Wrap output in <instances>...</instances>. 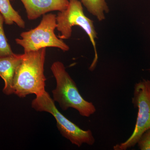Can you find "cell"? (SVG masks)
<instances>
[{"instance_id": "cell-4", "label": "cell", "mask_w": 150, "mask_h": 150, "mask_svg": "<svg viewBox=\"0 0 150 150\" xmlns=\"http://www.w3.org/2000/svg\"><path fill=\"white\" fill-rule=\"evenodd\" d=\"M57 30L60 33L59 38L62 40L71 38L72 27L79 26L87 34L94 50L95 58L90 67L93 69L98 60L96 39L98 38L93 22L84 13L82 4L79 0H69L68 7L64 10L59 11L56 16Z\"/></svg>"}, {"instance_id": "cell-2", "label": "cell", "mask_w": 150, "mask_h": 150, "mask_svg": "<svg viewBox=\"0 0 150 150\" xmlns=\"http://www.w3.org/2000/svg\"><path fill=\"white\" fill-rule=\"evenodd\" d=\"M51 69L56 83V88L52 91L53 99L59 103L62 110L74 108L80 115L86 117L93 114L96 111L95 106L81 96L64 64L59 61L54 62Z\"/></svg>"}, {"instance_id": "cell-9", "label": "cell", "mask_w": 150, "mask_h": 150, "mask_svg": "<svg viewBox=\"0 0 150 150\" xmlns=\"http://www.w3.org/2000/svg\"><path fill=\"white\" fill-rule=\"evenodd\" d=\"M0 12L4 17L6 24L11 25L15 23L21 28H25L24 20L13 8L10 0H0Z\"/></svg>"}, {"instance_id": "cell-3", "label": "cell", "mask_w": 150, "mask_h": 150, "mask_svg": "<svg viewBox=\"0 0 150 150\" xmlns=\"http://www.w3.org/2000/svg\"><path fill=\"white\" fill-rule=\"evenodd\" d=\"M31 107L38 112H47L53 115L60 133L73 144L80 147L83 144H94L95 139L91 131L83 130L66 118L57 109L55 101L47 91L36 96L31 102Z\"/></svg>"}, {"instance_id": "cell-6", "label": "cell", "mask_w": 150, "mask_h": 150, "mask_svg": "<svg viewBox=\"0 0 150 150\" xmlns=\"http://www.w3.org/2000/svg\"><path fill=\"white\" fill-rule=\"evenodd\" d=\"M132 103L138 109L133 133L125 142L115 145V150H126L137 144L142 134L150 128V81L143 79L134 87Z\"/></svg>"}, {"instance_id": "cell-7", "label": "cell", "mask_w": 150, "mask_h": 150, "mask_svg": "<svg viewBox=\"0 0 150 150\" xmlns=\"http://www.w3.org/2000/svg\"><path fill=\"white\" fill-rule=\"evenodd\" d=\"M24 6L28 18L33 20L54 11H62L68 7L69 0H20Z\"/></svg>"}, {"instance_id": "cell-5", "label": "cell", "mask_w": 150, "mask_h": 150, "mask_svg": "<svg viewBox=\"0 0 150 150\" xmlns=\"http://www.w3.org/2000/svg\"><path fill=\"white\" fill-rule=\"evenodd\" d=\"M56 16L53 13L44 14L37 27L22 33L21 38L15 39L17 44L23 48L24 53L48 47L59 48L64 52L69 50V46L54 33L57 27Z\"/></svg>"}, {"instance_id": "cell-12", "label": "cell", "mask_w": 150, "mask_h": 150, "mask_svg": "<svg viewBox=\"0 0 150 150\" xmlns=\"http://www.w3.org/2000/svg\"><path fill=\"white\" fill-rule=\"evenodd\" d=\"M137 144L140 150H150V128L142 134Z\"/></svg>"}, {"instance_id": "cell-13", "label": "cell", "mask_w": 150, "mask_h": 150, "mask_svg": "<svg viewBox=\"0 0 150 150\" xmlns=\"http://www.w3.org/2000/svg\"><path fill=\"white\" fill-rule=\"evenodd\" d=\"M148 70H149V72H150V69H148Z\"/></svg>"}, {"instance_id": "cell-10", "label": "cell", "mask_w": 150, "mask_h": 150, "mask_svg": "<svg viewBox=\"0 0 150 150\" xmlns=\"http://www.w3.org/2000/svg\"><path fill=\"white\" fill-rule=\"evenodd\" d=\"M81 2L99 21L104 20L105 14L109 12V8L105 0H81Z\"/></svg>"}, {"instance_id": "cell-1", "label": "cell", "mask_w": 150, "mask_h": 150, "mask_svg": "<svg viewBox=\"0 0 150 150\" xmlns=\"http://www.w3.org/2000/svg\"><path fill=\"white\" fill-rule=\"evenodd\" d=\"M46 48L23 54L13 80V94L19 97L23 98L32 94L37 96L46 91L44 67Z\"/></svg>"}, {"instance_id": "cell-11", "label": "cell", "mask_w": 150, "mask_h": 150, "mask_svg": "<svg viewBox=\"0 0 150 150\" xmlns=\"http://www.w3.org/2000/svg\"><path fill=\"white\" fill-rule=\"evenodd\" d=\"M4 18L0 12V56H4L13 54L9 45L4 28Z\"/></svg>"}, {"instance_id": "cell-8", "label": "cell", "mask_w": 150, "mask_h": 150, "mask_svg": "<svg viewBox=\"0 0 150 150\" xmlns=\"http://www.w3.org/2000/svg\"><path fill=\"white\" fill-rule=\"evenodd\" d=\"M23 56V54L13 53L11 55L0 56V76L4 82L3 92L6 95L13 94L14 76Z\"/></svg>"}]
</instances>
